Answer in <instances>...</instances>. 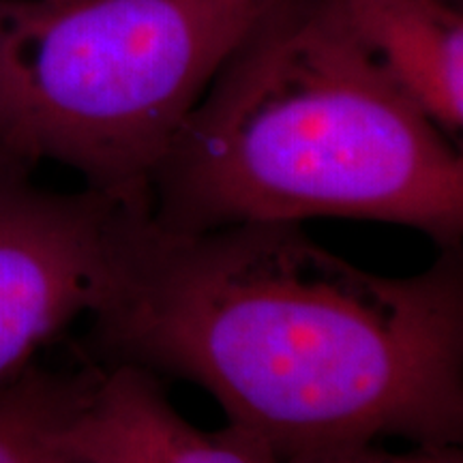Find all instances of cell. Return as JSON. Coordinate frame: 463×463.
Returning a JSON list of instances; mask_svg holds the SVG:
<instances>
[{
  "label": "cell",
  "mask_w": 463,
  "mask_h": 463,
  "mask_svg": "<svg viewBox=\"0 0 463 463\" xmlns=\"http://www.w3.org/2000/svg\"><path fill=\"white\" fill-rule=\"evenodd\" d=\"M54 450L67 463H279L239 427H194L174 410L157 375L131 364L101 369Z\"/></svg>",
  "instance_id": "5b68a950"
},
{
  "label": "cell",
  "mask_w": 463,
  "mask_h": 463,
  "mask_svg": "<svg viewBox=\"0 0 463 463\" xmlns=\"http://www.w3.org/2000/svg\"><path fill=\"white\" fill-rule=\"evenodd\" d=\"M45 463H67V461H62V459H58V457H56V459H50V461H45Z\"/></svg>",
  "instance_id": "9c48e42d"
},
{
  "label": "cell",
  "mask_w": 463,
  "mask_h": 463,
  "mask_svg": "<svg viewBox=\"0 0 463 463\" xmlns=\"http://www.w3.org/2000/svg\"><path fill=\"white\" fill-rule=\"evenodd\" d=\"M90 320L92 354L202 386L277 461L463 438L461 247L386 277L300 223L172 232L148 215Z\"/></svg>",
  "instance_id": "6da1fadb"
},
{
  "label": "cell",
  "mask_w": 463,
  "mask_h": 463,
  "mask_svg": "<svg viewBox=\"0 0 463 463\" xmlns=\"http://www.w3.org/2000/svg\"><path fill=\"white\" fill-rule=\"evenodd\" d=\"M150 213L92 189L39 187L0 165V386L80 316L101 309Z\"/></svg>",
  "instance_id": "277c9868"
},
{
  "label": "cell",
  "mask_w": 463,
  "mask_h": 463,
  "mask_svg": "<svg viewBox=\"0 0 463 463\" xmlns=\"http://www.w3.org/2000/svg\"><path fill=\"white\" fill-rule=\"evenodd\" d=\"M279 463H463V453L459 444H447V447L414 444L412 450L395 453L382 449L378 442H364L297 455Z\"/></svg>",
  "instance_id": "ba28073f"
},
{
  "label": "cell",
  "mask_w": 463,
  "mask_h": 463,
  "mask_svg": "<svg viewBox=\"0 0 463 463\" xmlns=\"http://www.w3.org/2000/svg\"><path fill=\"white\" fill-rule=\"evenodd\" d=\"M363 219L461 247L463 159L347 26L279 0L225 58L153 178L172 232Z\"/></svg>",
  "instance_id": "7a4b0ae2"
},
{
  "label": "cell",
  "mask_w": 463,
  "mask_h": 463,
  "mask_svg": "<svg viewBox=\"0 0 463 463\" xmlns=\"http://www.w3.org/2000/svg\"><path fill=\"white\" fill-rule=\"evenodd\" d=\"M277 3L0 0V165H65L150 213L176 131Z\"/></svg>",
  "instance_id": "3957f363"
},
{
  "label": "cell",
  "mask_w": 463,
  "mask_h": 463,
  "mask_svg": "<svg viewBox=\"0 0 463 463\" xmlns=\"http://www.w3.org/2000/svg\"><path fill=\"white\" fill-rule=\"evenodd\" d=\"M347 26L447 136L463 127V17L449 0H337Z\"/></svg>",
  "instance_id": "8992f818"
},
{
  "label": "cell",
  "mask_w": 463,
  "mask_h": 463,
  "mask_svg": "<svg viewBox=\"0 0 463 463\" xmlns=\"http://www.w3.org/2000/svg\"><path fill=\"white\" fill-rule=\"evenodd\" d=\"M99 372L58 373L33 364L0 386V463L56 459L54 439L82 408Z\"/></svg>",
  "instance_id": "52a82bcc"
}]
</instances>
